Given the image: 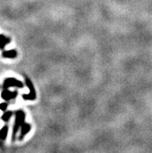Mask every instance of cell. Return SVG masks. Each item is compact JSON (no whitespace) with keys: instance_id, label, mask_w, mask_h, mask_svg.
<instances>
[{"instance_id":"5b68a950","label":"cell","mask_w":152,"mask_h":153,"mask_svg":"<svg viewBox=\"0 0 152 153\" xmlns=\"http://www.w3.org/2000/svg\"><path fill=\"white\" fill-rule=\"evenodd\" d=\"M30 125L27 123H23V125L21 126V134L19 136V139H23V137L27 134H28L30 131Z\"/></svg>"},{"instance_id":"3957f363","label":"cell","mask_w":152,"mask_h":153,"mask_svg":"<svg viewBox=\"0 0 152 153\" xmlns=\"http://www.w3.org/2000/svg\"><path fill=\"white\" fill-rule=\"evenodd\" d=\"M3 86L5 89H8L11 86H16V87L20 88L23 87V83L19 80L14 79V78H10L5 81Z\"/></svg>"},{"instance_id":"277c9868","label":"cell","mask_w":152,"mask_h":153,"mask_svg":"<svg viewBox=\"0 0 152 153\" xmlns=\"http://www.w3.org/2000/svg\"><path fill=\"white\" fill-rule=\"evenodd\" d=\"M17 96V92H11L8 90L7 89H5L3 92L1 94V97L5 100H10L14 99Z\"/></svg>"},{"instance_id":"9c48e42d","label":"cell","mask_w":152,"mask_h":153,"mask_svg":"<svg viewBox=\"0 0 152 153\" xmlns=\"http://www.w3.org/2000/svg\"><path fill=\"white\" fill-rule=\"evenodd\" d=\"M13 115V113L12 111H8V112L4 113L2 115V119L4 120V121H8V120H10V117Z\"/></svg>"},{"instance_id":"8992f818","label":"cell","mask_w":152,"mask_h":153,"mask_svg":"<svg viewBox=\"0 0 152 153\" xmlns=\"http://www.w3.org/2000/svg\"><path fill=\"white\" fill-rule=\"evenodd\" d=\"M2 55L5 58H15L17 55V53L15 50H10V51H6L5 52L2 53Z\"/></svg>"},{"instance_id":"6da1fadb","label":"cell","mask_w":152,"mask_h":153,"mask_svg":"<svg viewBox=\"0 0 152 153\" xmlns=\"http://www.w3.org/2000/svg\"><path fill=\"white\" fill-rule=\"evenodd\" d=\"M25 120V114L22 111H18L16 113V120H15V125L13 127V140L15 139L16 133L19 131V128L23 125Z\"/></svg>"},{"instance_id":"52a82bcc","label":"cell","mask_w":152,"mask_h":153,"mask_svg":"<svg viewBox=\"0 0 152 153\" xmlns=\"http://www.w3.org/2000/svg\"><path fill=\"white\" fill-rule=\"evenodd\" d=\"M8 131H9V128L7 126L2 127V129L0 130V139H6L8 134Z\"/></svg>"},{"instance_id":"ba28073f","label":"cell","mask_w":152,"mask_h":153,"mask_svg":"<svg viewBox=\"0 0 152 153\" xmlns=\"http://www.w3.org/2000/svg\"><path fill=\"white\" fill-rule=\"evenodd\" d=\"M10 42V40L3 35H0V48H3L4 47Z\"/></svg>"},{"instance_id":"30bf717a","label":"cell","mask_w":152,"mask_h":153,"mask_svg":"<svg viewBox=\"0 0 152 153\" xmlns=\"http://www.w3.org/2000/svg\"><path fill=\"white\" fill-rule=\"evenodd\" d=\"M7 107H8L7 103H0V110H1L2 111H6V108H7Z\"/></svg>"},{"instance_id":"7a4b0ae2","label":"cell","mask_w":152,"mask_h":153,"mask_svg":"<svg viewBox=\"0 0 152 153\" xmlns=\"http://www.w3.org/2000/svg\"><path fill=\"white\" fill-rule=\"evenodd\" d=\"M26 85L30 89L29 94H24L23 95V98L25 100H33L36 98V92H35L34 86L29 78H26Z\"/></svg>"}]
</instances>
